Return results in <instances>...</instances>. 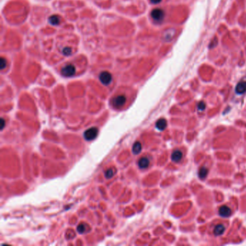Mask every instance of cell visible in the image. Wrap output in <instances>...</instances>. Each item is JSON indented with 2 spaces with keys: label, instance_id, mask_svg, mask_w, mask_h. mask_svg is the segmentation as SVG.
<instances>
[{
  "label": "cell",
  "instance_id": "1",
  "mask_svg": "<svg viewBox=\"0 0 246 246\" xmlns=\"http://www.w3.org/2000/svg\"><path fill=\"white\" fill-rule=\"evenodd\" d=\"M151 17L157 23H161L164 20L165 12L161 9H154L151 12Z\"/></svg>",
  "mask_w": 246,
  "mask_h": 246
},
{
  "label": "cell",
  "instance_id": "2",
  "mask_svg": "<svg viewBox=\"0 0 246 246\" xmlns=\"http://www.w3.org/2000/svg\"><path fill=\"white\" fill-rule=\"evenodd\" d=\"M98 133V129L96 127H92L87 129L84 133V137L86 140L91 141L96 138Z\"/></svg>",
  "mask_w": 246,
  "mask_h": 246
},
{
  "label": "cell",
  "instance_id": "3",
  "mask_svg": "<svg viewBox=\"0 0 246 246\" xmlns=\"http://www.w3.org/2000/svg\"><path fill=\"white\" fill-rule=\"evenodd\" d=\"M126 102V98L123 95H120L115 97L112 100V105L114 108H120L123 107L125 105Z\"/></svg>",
  "mask_w": 246,
  "mask_h": 246
},
{
  "label": "cell",
  "instance_id": "4",
  "mask_svg": "<svg viewBox=\"0 0 246 246\" xmlns=\"http://www.w3.org/2000/svg\"><path fill=\"white\" fill-rule=\"evenodd\" d=\"M75 72H76V69H75L74 66H73L72 64L66 65L61 69V74H62V75L67 77H72Z\"/></svg>",
  "mask_w": 246,
  "mask_h": 246
},
{
  "label": "cell",
  "instance_id": "5",
  "mask_svg": "<svg viewBox=\"0 0 246 246\" xmlns=\"http://www.w3.org/2000/svg\"><path fill=\"white\" fill-rule=\"evenodd\" d=\"M99 79L100 81L101 82L102 84L105 85H109L112 81V75L110 72H108L107 71H102L101 73L99 75Z\"/></svg>",
  "mask_w": 246,
  "mask_h": 246
},
{
  "label": "cell",
  "instance_id": "6",
  "mask_svg": "<svg viewBox=\"0 0 246 246\" xmlns=\"http://www.w3.org/2000/svg\"><path fill=\"white\" fill-rule=\"evenodd\" d=\"M219 213H220V216H222V217H230L231 215L232 210H230V207L227 206H222L220 208Z\"/></svg>",
  "mask_w": 246,
  "mask_h": 246
},
{
  "label": "cell",
  "instance_id": "7",
  "mask_svg": "<svg viewBox=\"0 0 246 246\" xmlns=\"http://www.w3.org/2000/svg\"><path fill=\"white\" fill-rule=\"evenodd\" d=\"M235 92L237 94L242 95L246 92V82H241L237 85L235 88Z\"/></svg>",
  "mask_w": 246,
  "mask_h": 246
},
{
  "label": "cell",
  "instance_id": "8",
  "mask_svg": "<svg viewBox=\"0 0 246 246\" xmlns=\"http://www.w3.org/2000/svg\"><path fill=\"white\" fill-rule=\"evenodd\" d=\"M182 158H183V153L181 150H175L173 152L171 155V159L173 162H178L181 160Z\"/></svg>",
  "mask_w": 246,
  "mask_h": 246
},
{
  "label": "cell",
  "instance_id": "9",
  "mask_svg": "<svg viewBox=\"0 0 246 246\" xmlns=\"http://www.w3.org/2000/svg\"><path fill=\"white\" fill-rule=\"evenodd\" d=\"M138 165L141 169H145V168H148L150 165V160L147 158H141L139 159L138 162Z\"/></svg>",
  "mask_w": 246,
  "mask_h": 246
},
{
  "label": "cell",
  "instance_id": "10",
  "mask_svg": "<svg viewBox=\"0 0 246 246\" xmlns=\"http://www.w3.org/2000/svg\"><path fill=\"white\" fill-rule=\"evenodd\" d=\"M167 126V121L164 119H161L158 120L156 123V127L158 130L163 131Z\"/></svg>",
  "mask_w": 246,
  "mask_h": 246
},
{
  "label": "cell",
  "instance_id": "11",
  "mask_svg": "<svg viewBox=\"0 0 246 246\" xmlns=\"http://www.w3.org/2000/svg\"><path fill=\"white\" fill-rule=\"evenodd\" d=\"M48 21H49V23H51V25H53V26H58V25H59L60 21H61V18H60V17L58 16V15H54L49 17Z\"/></svg>",
  "mask_w": 246,
  "mask_h": 246
},
{
  "label": "cell",
  "instance_id": "12",
  "mask_svg": "<svg viewBox=\"0 0 246 246\" xmlns=\"http://www.w3.org/2000/svg\"><path fill=\"white\" fill-rule=\"evenodd\" d=\"M225 228L222 224H218L214 227V233L215 235H221L224 232Z\"/></svg>",
  "mask_w": 246,
  "mask_h": 246
},
{
  "label": "cell",
  "instance_id": "13",
  "mask_svg": "<svg viewBox=\"0 0 246 246\" xmlns=\"http://www.w3.org/2000/svg\"><path fill=\"white\" fill-rule=\"evenodd\" d=\"M141 148H142V147H141V143L139 141H136L133 145L132 152L134 154H138L141 151Z\"/></svg>",
  "mask_w": 246,
  "mask_h": 246
},
{
  "label": "cell",
  "instance_id": "14",
  "mask_svg": "<svg viewBox=\"0 0 246 246\" xmlns=\"http://www.w3.org/2000/svg\"><path fill=\"white\" fill-rule=\"evenodd\" d=\"M208 175V169L205 167H202L199 170V176L201 179H204Z\"/></svg>",
  "mask_w": 246,
  "mask_h": 246
},
{
  "label": "cell",
  "instance_id": "15",
  "mask_svg": "<svg viewBox=\"0 0 246 246\" xmlns=\"http://www.w3.org/2000/svg\"><path fill=\"white\" fill-rule=\"evenodd\" d=\"M114 175V171L112 168H109V169L106 170V171L105 172V176L106 178H112Z\"/></svg>",
  "mask_w": 246,
  "mask_h": 246
},
{
  "label": "cell",
  "instance_id": "16",
  "mask_svg": "<svg viewBox=\"0 0 246 246\" xmlns=\"http://www.w3.org/2000/svg\"><path fill=\"white\" fill-rule=\"evenodd\" d=\"M77 231H78L79 233L82 234V233H84L85 231V226L83 224H80L77 226Z\"/></svg>",
  "mask_w": 246,
  "mask_h": 246
},
{
  "label": "cell",
  "instance_id": "17",
  "mask_svg": "<svg viewBox=\"0 0 246 246\" xmlns=\"http://www.w3.org/2000/svg\"><path fill=\"white\" fill-rule=\"evenodd\" d=\"M62 52H63L64 55H65V56H69V55H71V49L70 48H69V47H65V48L63 49Z\"/></svg>",
  "mask_w": 246,
  "mask_h": 246
},
{
  "label": "cell",
  "instance_id": "18",
  "mask_svg": "<svg viewBox=\"0 0 246 246\" xmlns=\"http://www.w3.org/2000/svg\"><path fill=\"white\" fill-rule=\"evenodd\" d=\"M6 66H7V61H6V59L5 58H2L1 59V69L2 70L6 67Z\"/></svg>",
  "mask_w": 246,
  "mask_h": 246
},
{
  "label": "cell",
  "instance_id": "19",
  "mask_svg": "<svg viewBox=\"0 0 246 246\" xmlns=\"http://www.w3.org/2000/svg\"><path fill=\"white\" fill-rule=\"evenodd\" d=\"M198 108L199 110H204L206 108V104L204 102H200L198 105Z\"/></svg>",
  "mask_w": 246,
  "mask_h": 246
},
{
  "label": "cell",
  "instance_id": "20",
  "mask_svg": "<svg viewBox=\"0 0 246 246\" xmlns=\"http://www.w3.org/2000/svg\"><path fill=\"white\" fill-rule=\"evenodd\" d=\"M161 1L162 0H150L151 2H152V4H154V5H156V4H159Z\"/></svg>",
  "mask_w": 246,
  "mask_h": 246
},
{
  "label": "cell",
  "instance_id": "21",
  "mask_svg": "<svg viewBox=\"0 0 246 246\" xmlns=\"http://www.w3.org/2000/svg\"><path fill=\"white\" fill-rule=\"evenodd\" d=\"M1 123H2V127H1V129L2 130L4 129V127H5V120L3 119H1Z\"/></svg>",
  "mask_w": 246,
  "mask_h": 246
}]
</instances>
